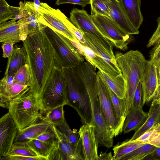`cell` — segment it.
Instances as JSON below:
<instances>
[{
    "label": "cell",
    "instance_id": "obj_1",
    "mask_svg": "<svg viewBox=\"0 0 160 160\" xmlns=\"http://www.w3.org/2000/svg\"><path fill=\"white\" fill-rule=\"evenodd\" d=\"M44 28L28 35L23 41L31 77L30 89L40 96L54 67L53 48Z\"/></svg>",
    "mask_w": 160,
    "mask_h": 160
},
{
    "label": "cell",
    "instance_id": "obj_2",
    "mask_svg": "<svg viewBox=\"0 0 160 160\" xmlns=\"http://www.w3.org/2000/svg\"><path fill=\"white\" fill-rule=\"evenodd\" d=\"M117 62L125 80L127 91L123 99L127 116L131 107L134 93L139 82H142L147 61L138 50H131L125 53L115 52Z\"/></svg>",
    "mask_w": 160,
    "mask_h": 160
},
{
    "label": "cell",
    "instance_id": "obj_3",
    "mask_svg": "<svg viewBox=\"0 0 160 160\" xmlns=\"http://www.w3.org/2000/svg\"><path fill=\"white\" fill-rule=\"evenodd\" d=\"M8 109L19 130L42 119L44 114L40 95L30 87L10 101Z\"/></svg>",
    "mask_w": 160,
    "mask_h": 160
},
{
    "label": "cell",
    "instance_id": "obj_4",
    "mask_svg": "<svg viewBox=\"0 0 160 160\" xmlns=\"http://www.w3.org/2000/svg\"><path fill=\"white\" fill-rule=\"evenodd\" d=\"M44 29L53 48L55 67L62 69L84 61V58L71 40L47 26Z\"/></svg>",
    "mask_w": 160,
    "mask_h": 160
},
{
    "label": "cell",
    "instance_id": "obj_5",
    "mask_svg": "<svg viewBox=\"0 0 160 160\" xmlns=\"http://www.w3.org/2000/svg\"><path fill=\"white\" fill-rule=\"evenodd\" d=\"M62 70L66 84V105L72 107L77 111L82 124L94 126L88 92L78 86L68 68H63Z\"/></svg>",
    "mask_w": 160,
    "mask_h": 160
},
{
    "label": "cell",
    "instance_id": "obj_6",
    "mask_svg": "<svg viewBox=\"0 0 160 160\" xmlns=\"http://www.w3.org/2000/svg\"><path fill=\"white\" fill-rule=\"evenodd\" d=\"M66 82L62 69L54 67L41 94L43 114L66 105Z\"/></svg>",
    "mask_w": 160,
    "mask_h": 160
},
{
    "label": "cell",
    "instance_id": "obj_7",
    "mask_svg": "<svg viewBox=\"0 0 160 160\" xmlns=\"http://www.w3.org/2000/svg\"><path fill=\"white\" fill-rule=\"evenodd\" d=\"M91 14L94 24L102 35L115 48L123 51L127 50L128 45L132 40L131 35L128 34L111 18Z\"/></svg>",
    "mask_w": 160,
    "mask_h": 160
},
{
    "label": "cell",
    "instance_id": "obj_8",
    "mask_svg": "<svg viewBox=\"0 0 160 160\" xmlns=\"http://www.w3.org/2000/svg\"><path fill=\"white\" fill-rule=\"evenodd\" d=\"M97 84L100 107L110 132L113 138L122 133L124 123L117 117L107 84L98 73Z\"/></svg>",
    "mask_w": 160,
    "mask_h": 160
},
{
    "label": "cell",
    "instance_id": "obj_9",
    "mask_svg": "<svg viewBox=\"0 0 160 160\" xmlns=\"http://www.w3.org/2000/svg\"><path fill=\"white\" fill-rule=\"evenodd\" d=\"M96 138L98 143L108 148L112 147L113 140L102 113L98 93V89L89 92Z\"/></svg>",
    "mask_w": 160,
    "mask_h": 160
},
{
    "label": "cell",
    "instance_id": "obj_10",
    "mask_svg": "<svg viewBox=\"0 0 160 160\" xmlns=\"http://www.w3.org/2000/svg\"><path fill=\"white\" fill-rule=\"evenodd\" d=\"M69 20L82 32L92 34L97 37L109 50L113 51V45L101 33L94 24L91 15L84 9H73L70 12Z\"/></svg>",
    "mask_w": 160,
    "mask_h": 160
},
{
    "label": "cell",
    "instance_id": "obj_11",
    "mask_svg": "<svg viewBox=\"0 0 160 160\" xmlns=\"http://www.w3.org/2000/svg\"><path fill=\"white\" fill-rule=\"evenodd\" d=\"M58 10L52 8L47 3L41 2L39 11L38 19L40 22L71 41H77L62 21L59 14Z\"/></svg>",
    "mask_w": 160,
    "mask_h": 160
},
{
    "label": "cell",
    "instance_id": "obj_12",
    "mask_svg": "<svg viewBox=\"0 0 160 160\" xmlns=\"http://www.w3.org/2000/svg\"><path fill=\"white\" fill-rule=\"evenodd\" d=\"M19 130L8 112L0 119V158L7 156Z\"/></svg>",
    "mask_w": 160,
    "mask_h": 160
},
{
    "label": "cell",
    "instance_id": "obj_13",
    "mask_svg": "<svg viewBox=\"0 0 160 160\" xmlns=\"http://www.w3.org/2000/svg\"><path fill=\"white\" fill-rule=\"evenodd\" d=\"M141 83L143 106L153 99L159 85L157 66L149 60L147 61Z\"/></svg>",
    "mask_w": 160,
    "mask_h": 160
},
{
    "label": "cell",
    "instance_id": "obj_14",
    "mask_svg": "<svg viewBox=\"0 0 160 160\" xmlns=\"http://www.w3.org/2000/svg\"><path fill=\"white\" fill-rule=\"evenodd\" d=\"M78 132L82 140L85 160H98L99 143L95 136L94 126L84 124Z\"/></svg>",
    "mask_w": 160,
    "mask_h": 160
},
{
    "label": "cell",
    "instance_id": "obj_15",
    "mask_svg": "<svg viewBox=\"0 0 160 160\" xmlns=\"http://www.w3.org/2000/svg\"><path fill=\"white\" fill-rule=\"evenodd\" d=\"M72 42L86 61L99 70L115 76L122 72L121 71L118 70L113 67L105 59L97 54L90 48L83 45L78 41Z\"/></svg>",
    "mask_w": 160,
    "mask_h": 160
},
{
    "label": "cell",
    "instance_id": "obj_16",
    "mask_svg": "<svg viewBox=\"0 0 160 160\" xmlns=\"http://www.w3.org/2000/svg\"><path fill=\"white\" fill-rule=\"evenodd\" d=\"M51 126L56 135L58 145L65 160H85L81 138L79 137L78 142L74 146L67 140L56 126L51 124Z\"/></svg>",
    "mask_w": 160,
    "mask_h": 160
},
{
    "label": "cell",
    "instance_id": "obj_17",
    "mask_svg": "<svg viewBox=\"0 0 160 160\" xmlns=\"http://www.w3.org/2000/svg\"><path fill=\"white\" fill-rule=\"evenodd\" d=\"M107 6L110 17L130 35L138 34V29L132 23L126 15L118 0H103Z\"/></svg>",
    "mask_w": 160,
    "mask_h": 160
},
{
    "label": "cell",
    "instance_id": "obj_18",
    "mask_svg": "<svg viewBox=\"0 0 160 160\" xmlns=\"http://www.w3.org/2000/svg\"><path fill=\"white\" fill-rule=\"evenodd\" d=\"M85 42L83 45L91 49L94 52L105 59L112 66L121 71L117 62L113 51L107 48L95 36L85 32H82Z\"/></svg>",
    "mask_w": 160,
    "mask_h": 160
},
{
    "label": "cell",
    "instance_id": "obj_19",
    "mask_svg": "<svg viewBox=\"0 0 160 160\" xmlns=\"http://www.w3.org/2000/svg\"><path fill=\"white\" fill-rule=\"evenodd\" d=\"M51 124L42 119L37 122L19 130L14 143H25L29 140L35 139L49 128Z\"/></svg>",
    "mask_w": 160,
    "mask_h": 160
},
{
    "label": "cell",
    "instance_id": "obj_20",
    "mask_svg": "<svg viewBox=\"0 0 160 160\" xmlns=\"http://www.w3.org/2000/svg\"><path fill=\"white\" fill-rule=\"evenodd\" d=\"M26 50L23 46L17 44L14 46L12 55L8 58L4 76H14L24 65L27 63Z\"/></svg>",
    "mask_w": 160,
    "mask_h": 160
},
{
    "label": "cell",
    "instance_id": "obj_21",
    "mask_svg": "<svg viewBox=\"0 0 160 160\" xmlns=\"http://www.w3.org/2000/svg\"><path fill=\"white\" fill-rule=\"evenodd\" d=\"M127 16L133 25L139 29L143 21L141 10V0H119Z\"/></svg>",
    "mask_w": 160,
    "mask_h": 160
},
{
    "label": "cell",
    "instance_id": "obj_22",
    "mask_svg": "<svg viewBox=\"0 0 160 160\" xmlns=\"http://www.w3.org/2000/svg\"><path fill=\"white\" fill-rule=\"evenodd\" d=\"M148 112L144 111L142 108L131 107L126 116L123 127L124 134L136 130L144 123L148 117Z\"/></svg>",
    "mask_w": 160,
    "mask_h": 160
},
{
    "label": "cell",
    "instance_id": "obj_23",
    "mask_svg": "<svg viewBox=\"0 0 160 160\" xmlns=\"http://www.w3.org/2000/svg\"><path fill=\"white\" fill-rule=\"evenodd\" d=\"M97 72L118 97L121 99L125 98L127 91V85L122 72L116 76L100 70Z\"/></svg>",
    "mask_w": 160,
    "mask_h": 160
},
{
    "label": "cell",
    "instance_id": "obj_24",
    "mask_svg": "<svg viewBox=\"0 0 160 160\" xmlns=\"http://www.w3.org/2000/svg\"><path fill=\"white\" fill-rule=\"evenodd\" d=\"M21 41L19 27L15 19L0 23L1 42H12L15 43Z\"/></svg>",
    "mask_w": 160,
    "mask_h": 160
},
{
    "label": "cell",
    "instance_id": "obj_25",
    "mask_svg": "<svg viewBox=\"0 0 160 160\" xmlns=\"http://www.w3.org/2000/svg\"><path fill=\"white\" fill-rule=\"evenodd\" d=\"M148 117L142 125L136 130L130 141H133L153 126L160 123V104L151 105Z\"/></svg>",
    "mask_w": 160,
    "mask_h": 160
},
{
    "label": "cell",
    "instance_id": "obj_26",
    "mask_svg": "<svg viewBox=\"0 0 160 160\" xmlns=\"http://www.w3.org/2000/svg\"><path fill=\"white\" fill-rule=\"evenodd\" d=\"M24 2L27 12L28 35L43 29L46 26L40 22L38 19L39 14L37 13L35 10L34 2L24 1Z\"/></svg>",
    "mask_w": 160,
    "mask_h": 160
},
{
    "label": "cell",
    "instance_id": "obj_27",
    "mask_svg": "<svg viewBox=\"0 0 160 160\" xmlns=\"http://www.w3.org/2000/svg\"><path fill=\"white\" fill-rule=\"evenodd\" d=\"M29 87L13 82L8 85L1 79L0 82V97L10 102Z\"/></svg>",
    "mask_w": 160,
    "mask_h": 160
},
{
    "label": "cell",
    "instance_id": "obj_28",
    "mask_svg": "<svg viewBox=\"0 0 160 160\" xmlns=\"http://www.w3.org/2000/svg\"><path fill=\"white\" fill-rule=\"evenodd\" d=\"M144 144L138 142L125 141L118 143L113 148L112 160H120L123 157L142 146Z\"/></svg>",
    "mask_w": 160,
    "mask_h": 160
},
{
    "label": "cell",
    "instance_id": "obj_29",
    "mask_svg": "<svg viewBox=\"0 0 160 160\" xmlns=\"http://www.w3.org/2000/svg\"><path fill=\"white\" fill-rule=\"evenodd\" d=\"M57 142L54 143H51L37 139H33L25 143L38 156L46 158L47 159L49 153Z\"/></svg>",
    "mask_w": 160,
    "mask_h": 160
},
{
    "label": "cell",
    "instance_id": "obj_30",
    "mask_svg": "<svg viewBox=\"0 0 160 160\" xmlns=\"http://www.w3.org/2000/svg\"><path fill=\"white\" fill-rule=\"evenodd\" d=\"M156 147L148 143L142 146L126 155L120 160H142L153 152Z\"/></svg>",
    "mask_w": 160,
    "mask_h": 160
},
{
    "label": "cell",
    "instance_id": "obj_31",
    "mask_svg": "<svg viewBox=\"0 0 160 160\" xmlns=\"http://www.w3.org/2000/svg\"><path fill=\"white\" fill-rule=\"evenodd\" d=\"M64 106L61 105L51 109L45 114L42 119L58 127L65 119L63 109Z\"/></svg>",
    "mask_w": 160,
    "mask_h": 160
},
{
    "label": "cell",
    "instance_id": "obj_32",
    "mask_svg": "<svg viewBox=\"0 0 160 160\" xmlns=\"http://www.w3.org/2000/svg\"><path fill=\"white\" fill-rule=\"evenodd\" d=\"M13 82L30 87L32 85L31 73L27 63L23 65L14 76Z\"/></svg>",
    "mask_w": 160,
    "mask_h": 160
},
{
    "label": "cell",
    "instance_id": "obj_33",
    "mask_svg": "<svg viewBox=\"0 0 160 160\" xmlns=\"http://www.w3.org/2000/svg\"><path fill=\"white\" fill-rule=\"evenodd\" d=\"M107 86L117 117L124 123L126 117L125 114L123 99H121L118 97L108 85Z\"/></svg>",
    "mask_w": 160,
    "mask_h": 160
},
{
    "label": "cell",
    "instance_id": "obj_34",
    "mask_svg": "<svg viewBox=\"0 0 160 160\" xmlns=\"http://www.w3.org/2000/svg\"><path fill=\"white\" fill-rule=\"evenodd\" d=\"M58 127L67 140L75 146L78 142L80 137L79 132H78L77 130L74 129L72 130L67 124L65 119Z\"/></svg>",
    "mask_w": 160,
    "mask_h": 160
},
{
    "label": "cell",
    "instance_id": "obj_35",
    "mask_svg": "<svg viewBox=\"0 0 160 160\" xmlns=\"http://www.w3.org/2000/svg\"><path fill=\"white\" fill-rule=\"evenodd\" d=\"M58 13L64 25L72 34L76 40L82 44L85 42L82 32L77 28L59 9Z\"/></svg>",
    "mask_w": 160,
    "mask_h": 160
},
{
    "label": "cell",
    "instance_id": "obj_36",
    "mask_svg": "<svg viewBox=\"0 0 160 160\" xmlns=\"http://www.w3.org/2000/svg\"><path fill=\"white\" fill-rule=\"evenodd\" d=\"M8 155L32 157L38 156L26 143H13Z\"/></svg>",
    "mask_w": 160,
    "mask_h": 160
},
{
    "label": "cell",
    "instance_id": "obj_37",
    "mask_svg": "<svg viewBox=\"0 0 160 160\" xmlns=\"http://www.w3.org/2000/svg\"><path fill=\"white\" fill-rule=\"evenodd\" d=\"M160 133V123H159L151 128L133 141L144 143H148L155 138Z\"/></svg>",
    "mask_w": 160,
    "mask_h": 160
},
{
    "label": "cell",
    "instance_id": "obj_38",
    "mask_svg": "<svg viewBox=\"0 0 160 160\" xmlns=\"http://www.w3.org/2000/svg\"><path fill=\"white\" fill-rule=\"evenodd\" d=\"M90 5L91 13H96L110 17L108 8L103 0H91Z\"/></svg>",
    "mask_w": 160,
    "mask_h": 160
},
{
    "label": "cell",
    "instance_id": "obj_39",
    "mask_svg": "<svg viewBox=\"0 0 160 160\" xmlns=\"http://www.w3.org/2000/svg\"><path fill=\"white\" fill-rule=\"evenodd\" d=\"M35 139L41 141L51 143H54L57 139L55 133L51 126Z\"/></svg>",
    "mask_w": 160,
    "mask_h": 160
},
{
    "label": "cell",
    "instance_id": "obj_40",
    "mask_svg": "<svg viewBox=\"0 0 160 160\" xmlns=\"http://www.w3.org/2000/svg\"><path fill=\"white\" fill-rule=\"evenodd\" d=\"M10 6L5 0H0V23L10 19Z\"/></svg>",
    "mask_w": 160,
    "mask_h": 160
},
{
    "label": "cell",
    "instance_id": "obj_41",
    "mask_svg": "<svg viewBox=\"0 0 160 160\" xmlns=\"http://www.w3.org/2000/svg\"><path fill=\"white\" fill-rule=\"evenodd\" d=\"M142 83L139 82L135 92L131 106L135 108H142Z\"/></svg>",
    "mask_w": 160,
    "mask_h": 160
},
{
    "label": "cell",
    "instance_id": "obj_42",
    "mask_svg": "<svg viewBox=\"0 0 160 160\" xmlns=\"http://www.w3.org/2000/svg\"><path fill=\"white\" fill-rule=\"evenodd\" d=\"M17 22L20 28L21 40L23 41L28 36V22L27 17L20 18Z\"/></svg>",
    "mask_w": 160,
    "mask_h": 160
},
{
    "label": "cell",
    "instance_id": "obj_43",
    "mask_svg": "<svg viewBox=\"0 0 160 160\" xmlns=\"http://www.w3.org/2000/svg\"><path fill=\"white\" fill-rule=\"evenodd\" d=\"M153 46L150 52L149 61L157 65L160 62V39Z\"/></svg>",
    "mask_w": 160,
    "mask_h": 160
},
{
    "label": "cell",
    "instance_id": "obj_44",
    "mask_svg": "<svg viewBox=\"0 0 160 160\" xmlns=\"http://www.w3.org/2000/svg\"><path fill=\"white\" fill-rule=\"evenodd\" d=\"M48 160H65V158L58 142L56 143L47 157Z\"/></svg>",
    "mask_w": 160,
    "mask_h": 160
},
{
    "label": "cell",
    "instance_id": "obj_45",
    "mask_svg": "<svg viewBox=\"0 0 160 160\" xmlns=\"http://www.w3.org/2000/svg\"><path fill=\"white\" fill-rule=\"evenodd\" d=\"M47 160V158L40 156H27L20 155H8L6 157H2L0 160Z\"/></svg>",
    "mask_w": 160,
    "mask_h": 160
},
{
    "label": "cell",
    "instance_id": "obj_46",
    "mask_svg": "<svg viewBox=\"0 0 160 160\" xmlns=\"http://www.w3.org/2000/svg\"><path fill=\"white\" fill-rule=\"evenodd\" d=\"M157 28L149 40L147 46L148 48L154 46L160 39V16L157 20Z\"/></svg>",
    "mask_w": 160,
    "mask_h": 160
},
{
    "label": "cell",
    "instance_id": "obj_47",
    "mask_svg": "<svg viewBox=\"0 0 160 160\" xmlns=\"http://www.w3.org/2000/svg\"><path fill=\"white\" fill-rule=\"evenodd\" d=\"M91 0H57L55 4L59 5L65 3H71L81 6L82 8L90 4Z\"/></svg>",
    "mask_w": 160,
    "mask_h": 160
},
{
    "label": "cell",
    "instance_id": "obj_48",
    "mask_svg": "<svg viewBox=\"0 0 160 160\" xmlns=\"http://www.w3.org/2000/svg\"><path fill=\"white\" fill-rule=\"evenodd\" d=\"M14 44L12 42H3L1 46L3 50V58H8L12 55Z\"/></svg>",
    "mask_w": 160,
    "mask_h": 160
},
{
    "label": "cell",
    "instance_id": "obj_49",
    "mask_svg": "<svg viewBox=\"0 0 160 160\" xmlns=\"http://www.w3.org/2000/svg\"><path fill=\"white\" fill-rule=\"evenodd\" d=\"M146 158V160H160V147H156L153 152Z\"/></svg>",
    "mask_w": 160,
    "mask_h": 160
},
{
    "label": "cell",
    "instance_id": "obj_50",
    "mask_svg": "<svg viewBox=\"0 0 160 160\" xmlns=\"http://www.w3.org/2000/svg\"><path fill=\"white\" fill-rule=\"evenodd\" d=\"M160 102V84L157 89L155 95L152 99L151 105L158 104Z\"/></svg>",
    "mask_w": 160,
    "mask_h": 160
},
{
    "label": "cell",
    "instance_id": "obj_51",
    "mask_svg": "<svg viewBox=\"0 0 160 160\" xmlns=\"http://www.w3.org/2000/svg\"><path fill=\"white\" fill-rule=\"evenodd\" d=\"M113 156L112 155L111 152L108 153L106 152H101L99 155L98 156V160H112Z\"/></svg>",
    "mask_w": 160,
    "mask_h": 160
},
{
    "label": "cell",
    "instance_id": "obj_52",
    "mask_svg": "<svg viewBox=\"0 0 160 160\" xmlns=\"http://www.w3.org/2000/svg\"><path fill=\"white\" fill-rule=\"evenodd\" d=\"M148 143L153 145L156 147H160V133L155 138Z\"/></svg>",
    "mask_w": 160,
    "mask_h": 160
},
{
    "label": "cell",
    "instance_id": "obj_53",
    "mask_svg": "<svg viewBox=\"0 0 160 160\" xmlns=\"http://www.w3.org/2000/svg\"><path fill=\"white\" fill-rule=\"evenodd\" d=\"M0 106L1 107L8 109L9 102L5 100L2 98L0 97Z\"/></svg>",
    "mask_w": 160,
    "mask_h": 160
},
{
    "label": "cell",
    "instance_id": "obj_54",
    "mask_svg": "<svg viewBox=\"0 0 160 160\" xmlns=\"http://www.w3.org/2000/svg\"><path fill=\"white\" fill-rule=\"evenodd\" d=\"M33 2L35 10L37 13L39 14V9L41 2H40V0H33Z\"/></svg>",
    "mask_w": 160,
    "mask_h": 160
},
{
    "label": "cell",
    "instance_id": "obj_55",
    "mask_svg": "<svg viewBox=\"0 0 160 160\" xmlns=\"http://www.w3.org/2000/svg\"><path fill=\"white\" fill-rule=\"evenodd\" d=\"M157 74L158 79V85L160 84V62L157 65Z\"/></svg>",
    "mask_w": 160,
    "mask_h": 160
}]
</instances>
